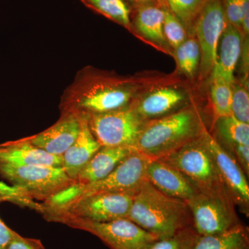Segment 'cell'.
I'll use <instances>...</instances> for the list:
<instances>
[{
	"label": "cell",
	"instance_id": "obj_12",
	"mask_svg": "<svg viewBox=\"0 0 249 249\" xmlns=\"http://www.w3.org/2000/svg\"><path fill=\"white\" fill-rule=\"evenodd\" d=\"M205 142L213 156L223 183L234 204L246 215L249 214V186L245 173L233 156L205 129L202 134Z\"/></svg>",
	"mask_w": 249,
	"mask_h": 249
},
{
	"label": "cell",
	"instance_id": "obj_2",
	"mask_svg": "<svg viewBox=\"0 0 249 249\" xmlns=\"http://www.w3.org/2000/svg\"><path fill=\"white\" fill-rule=\"evenodd\" d=\"M127 219L158 239L193 227L186 201L167 196L147 180L134 195Z\"/></svg>",
	"mask_w": 249,
	"mask_h": 249
},
{
	"label": "cell",
	"instance_id": "obj_35",
	"mask_svg": "<svg viewBox=\"0 0 249 249\" xmlns=\"http://www.w3.org/2000/svg\"><path fill=\"white\" fill-rule=\"evenodd\" d=\"M127 1L131 7L134 8L137 6H142V5L156 4L160 6H167L165 0H124Z\"/></svg>",
	"mask_w": 249,
	"mask_h": 249
},
{
	"label": "cell",
	"instance_id": "obj_7",
	"mask_svg": "<svg viewBox=\"0 0 249 249\" xmlns=\"http://www.w3.org/2000/svg\"><path fill=\"white\" fill-rule=\"evenodd\" d=\"M0 176L19 187L34 200L45 202L75 183L62 167L0 164Z\"/></svg>",
	"mask_w": 249,
	"mask_h": 249
},
{
	"label": "cell",
	"instance_id": "obj_5",
	"mask_svg": "<svg viewBox=\"0 0 249 249\" xmlns=\"http://www.w3.org/2000/svg\"><path fill=\"white\" fill-rule=\"evenodd\" d=\"M159 160L183 173L199 191L228 193L202 134Z\"/></svg>",
	"mask_w": 249,
	"mask_h": 249
},
{
	"label": "cell",
	"instance_id": "obj_25",
	"mask_svg": "<svg viewBox=\"0 0 249 249\" xmlns=\"http://www.w3.org/2000/svg\"><path fill=\"white\" fill-rule=\"evenodd\" d=\"M178 67L184 74L193 78L197 72L200 64V49L195 37H188L175 49Z\"/></svg>",
	"mask_w": 249,
	"mask_h": 249
},
{
	"label": "cell",
	"instance_id": "obj_34",
	"mask_svg": "<svg viewBox=\"0 0 249 249\" xmlns=\"http://www.w3.org/2000/svg\"><path fill=\"white\" fill-rule=\"evenodd\" d=\"M14 231L10 229L4 224L0 217V249H6L9 242H11Z\"/></svg>",
	"mask_w": 249,
	"mask_h": 249
},
{
	"label": "cell",
	"instance_id": "obj_3",
	"mask_svg": "<svg viewBox=\"0 0 249 249\" xmlns=\"http://www.w3.org/2000/svg\"><path fill=\"white\" fill-rule=\"evenodd\" d=\"M206 127L194 107H185L145 121L134 149L150 160H159L199 138Z\"/></svg>",
	"mask_w": 249,
	"mask_h": 249
},
{
	"label": "cell",
	"instance_id": "obj_24",
	"mask_svg": "<svg viewBox=\"0 0 249 249\" xmlns=\"http://www.w3.org/2000/svg\"><path fill=\"white\" fill-rule=\"evenodd\" d=\"M168 9L188 31H193L195 22L209 0H165Z\"/></svg>",
	"mask_w": 249,
	"mask_h": 249
},
{
	"label": "cell",
	"instance_id": "obj_17",
	"mask_svg": "<svg viewBox=\"0 0 249 249\" xmlns=\"http://www.w3.org/2000/svg\"><path fill=\"white\" fill-rule=\"evenodd\" d=\"M185 101V95L176 88L163 87L152 90L142 99L131 104L135 112L145 121L168 115Z\"/></svg>",
	"mask_w": 249,
	"mask_h": 249
},
{
	"label": "cell",
	"instance_id": "obj_8",
	"mask_svg": "<svg viewBox=\"0 0 249 249\" xmlns=\"http://www.w3.org/2000/svg\"><path fill=\"white\" fill-rule=\"evenodd\" d=\"M186 203L199 235L219 233L241 224L235 204L226 192L199 191Z\"/></svg>",
	"mask_w": 249,
	"mask_h": 249
},
{
	"label": "cell",
	"instance_id": "obj_13",
	"mask_svg": "<svg viewBox=\"0 0 249 249\" xmlns=\"http://www.w3.org/2000/svg\"><path fill=\"white\" fill-rule=\"evenodd\" d=\"M80 130V115L74 113L61 114L50 127L27 137L34 145L49 154L62 157L76 141Z\"/></svg>",
	"mask_w": 249,
	"mask_h": 249
},
{
	"label": "cell",
	"instance_id": "obj_27",
	"mask_svg": "<svg viewBox=\"0 0 249 249\" xmlns=\"http://www.w3.org/2000/svg\"><path fill=\"white\" fill-rule=\"evenodd\" d=\"M1 202L12 203L20 207L34 210L41 214L43 213L44 206L42 203H38L34 200L22 188L0 181V203Z\"/></svg>",
	"mask_w": 249,
	"mask_h": 249
},
{
	"label": "cell",
	"instance_id": "obj_4",
	"mask_svg": "<svg viewBox=\"0 0 249 249\" xmlns=\"http://www.w3.org/2000/svg\"><path fill=\"white\" fill-rule=\"evenodd\" d=\"M151 160L140 152L134 151L106 178L84 184L73 183L52 199L42 202L43 213L46 211L63 209L81 198L98 193H136L147 180V165Z\"/></svg>",
	"mask_w": 249,
	"mask_h": 249
},
{
	"label": "cell",
	"instance_id": "obj_32",
	"mask_svg": "<svg viewBox=\"0 0 249 249\" xmlns=\"http://www.w3.org/2000/svg\"><path fill=\"white\" fill-rule=\"evenodd\" d=\"M6 249H46L40 240L22 235L14 232V236Z\"/></svg>",
	"mask_w": 249,
	"mask_h": 249
},
{
	"label": "cell",
	"instance_id": "obj_15",
	"mask_svg": "<svg viewBox=\"0 0 249 249\" xmlns=\"http://www.w3.org/2000/svg\"><path fill=\"white\" fill-rule=\"evenodd\" d=\"M0 164L62 167V160L36 146L26 137L0 144Z\"/></svg>",
	"mask_w": 249,
	"mask_h": 249
},
{
	"label": "cell",
	"instance_id": "obj_21",
	"mask_svg": "<svg viewBox=\"0 0 249 249\" xmlns=\"http://www.w3.org/2000/svg\"><path fill=\"white\" fill-rule=\"evenodd\" d=\"M193 249H249L248 228L241 223L226 231L199 235Z\"/></svg>",
	"mask_w": 249,
	"mask_h": 249
},
{
	"label": "cell",
	"instance_id": "obj_9",
	"mask_svg": "<svg viewBox=\"0 0 249 249\" xmlns=\"http://www.w3.org/2000/svg\"><path fill=\"white\" fill-rule=\"evenodd\" d=\"M61 223L96 236L111 249H146L159 240L127 218L108 222L70 218Z\"/></svg>",
	"mask_w": 249,
	"mask_h": 249
},
{
	"label": "cell",
	"instance_id": "obj_6",
	"mask_svg": "<svg viewBox=\"0 0 249 249\" xmlns=\"http://www.w3.org/2000/svg\"><path fill=\"white\" fill-rule=\"evenodd\" d=\"M135 193H105L75 201L56 211L42 214L48 222L61 223L65 219H79L95 222H108L128 217Z\"/></svg>",
	"mask_w": 249,
	"mask_h": 249
},
{
	"label": "cell",
	"instance_id": "obj_31",
	"mask_svg": "<svg viewBox=\"0 0 249 249\" xmlns=\"http://www.w3.org/2000/svg\"><path fill=\"white\" fill-rule=\"evenodd\" d=\"M227 22L241 31L242 18L249 15V0H222Z\"/></svg>",
	"mask_w": 249,
	"mask_h": 249
},
{
	"label": "cell",
	"instance_id": "obj_28",
	"mask_svg": "<svg viewBox=\"0 0 249 249\" xmlns=\"http://www.w3.org/2000/svg\"><path fill=\"white\" fill-rule=\"evenodd\" d=\"M199 236L194 227H188L171 237L156 240L146 249H193Z\"/></svg>",
	"mask_w": 249,
	"mask_h": 249
},
{
	"label": "cell",
	"instance_id": "obj_22",
	"mask_svg": "<svg viewBox=\"0 0 249 249\" xmlns=\"http://www.w3.org/2000/svg\"><path fill=\"white\" fill-rule=\"evenodd\" d=\"M89 9L132 31V9L124 0H80Z\"/></svg>",
	"mask_w": 249,
	"mask_h": 249
},
{
	"label": "cell",
	"instance_id": "obj_26",
	"mask_svg": "<svg viewBox=\"0 0 249 249\" xmlns=\"http://www.w3.org/2000/svg\"><path fill=\"white\" fill-rule=\"evenodd\" d=\"M232 85L221 78H212L211 102L217 119L232 115Z\"/></svg>",
	"mask_w": 249,
	"mask_h": 249
},
{
	"label": "cell",
	"instance_id": "obj_18",
	"mask_svg": "<svg viewBox=\"0 0 249 249\" xmlns=\"http://www.w3.org/2000/svg\"><path fill=\"white\" fill-rule=\"evenodd\" d=\"M243 34L228 24L219 42L217 63L211 73L212 78H221L233 84L234 72L243 49Z\"/></svg>",
	"mask_w": 249,
	"mask_h": 249
},
{
	"label": "cell",
	"instance_id": "obj_30",
	"mask_svg": "<svg viewBox=\"0 0 249 249\" xmlns=\"http://www.w3.org/2000/svg\"><path fill=\"white\" fill-rule=\"evenodd\" d=\"M232 115L237 120L249 124V94L241 85H232Z\"/></svg>",
	"mask_w": 249,
	"mask_h": 249
},
{
	"label": "cell",
	"instance_id": "obj_29",
	"mask_svg": "<svg viewBox=\"0 0 249 249\" xmlns=\"http://www.w3.org/2000/svg\"><path fill=\"white\" fill-rule=\"evenodd\" d=\"M163 34L168 45L173 49H178L188 38V31L176 16L165 6Z\"/></svg>",
	"mask_w": 249,
	"mask_h": 249
},
{
	"label": "cell",
	"instance_id": "obj_33",
	"mask_svg": "<svg viewBox=\"0 0 249 249\" xmlns=\"http://www.w3.org/2000/svg\"><path fill=\"white\" fill-rule=\"evenodd\" d=\"M232 151V156L237 160L241 168L247 177L249 175V145L232 144L229 145Z\"/></svg>",
	"mask_w": 249,
	"mask_h": 249
},
{
	"label": "cell",
	"instance_id": "obj_16",
	"mask_svg": "<svg viewBox=\"0 0 249 249\" xmlns=\"http://www.w3.org/2000/svg\"><path fill=\"white\" fill-rule=\"evenodd\" d=\"M80 115L79 134L76 141L62 156V168L69 178L75 181L78 174L101 147L89 128L88 114Z\"/></svg>",
	"mask_w": 249,
	"mask_h": 249
},
{
	"label": "cell",
	"instance_id": "obj_19",
	"mask_svg": "<svg viewBox=\"0 0 249 249\" xmlns=\"http://www.w3.org/2000/svg\"><path fill=\"white\" fill-rule=\"evenodd\" d=\"M134 151L130 147H101L78 174L75 183L84 184L106 178Z\"/></svg>",
	"mask_w": 249,
	"mask_h": 249
},
{
	"label": "cell",
	"instance_id": "obj_1",
	"mask_svg": "<svg viewBox=\"0 0 249 249\" xmlns=\"http://www.w3.org/2000/svg\"><path fill=\"white\" fill-rule=\"evenodd\" d=\"M134 88L129 80L84 70L64 93L61 114L91 115L128 107L136 100Z\"/></svg>",
	"mask_w": 249,
	"mask_h": 249
},
{
	"label": "cell",
	"instance_id": "obj_20",
	"mask_svg": "<svg viewBox=\"0 0 249 249\" xmlns=\"http://www.w3.org/2000/svg\"><path fill=\"white\" fill-rule=\"evenodd\" d=\"M163 7L160 5L147 4L132 8L131 23L132 31L134 29L147 40L167 49L169 45L163 34Z\"/></svg>",
	"mask_w": 249,
	"mask_h": 249
},
{
	"label": "cell",
	"instance_id": "obj_23",
	"mask_svg": "<svg viewBox=\"0 0 249 249\" xmlns=\"http://www.w3.org/2000/svg\"><path fill=\"white\" fill-rule=\"evenodd\" d=\"M218 134L228 145H249V124L237 120L232 115L217 119Z\"/></svg>",
	"mask_w": 249,
	"mask_h": 249
},
{
	"label": "cell",
	"instance_id": "obj_14",
	"mask_svg": "<svg viewBox=\"0 0 249 249\" xmlns=\"http://www.w3.org/2000/svg\"><path fill=\"white\" fill-rule=\"evenodd\" d=\"M146 178L162 193L186 202L199 192L183 173L159 160H150Z\"/></svg>",
	"mask_w": 249,
	"mask_h": 249
},
{
	"label": "cell",
	"instance_id": "obj_10",
	"mask_svg": "<svg viewBox=\"0 0 249 249\" xmlns=\"http://www.w3.org/2000/svg\"><path fill=\"white\" fill-rule=\"evenodd\" d=\"M89 128L101 147H133L142 126V120L132 106L119 110L88 115Z\"/></svg>",
	"mask_w": 249,
	"mask_h": 249
},
{
	"label": "cell",
	"instance_id": "obj_11",
	"mask_svg": "<svg viewBox=\"0 0 249 249\" xmlns=\"http://www.w3.org/2000/svg\"><path fill=\"white\" fill-rule=\"evenodd\" d=\"M228 24L222 0H209L196 18L193 31L196 33L200 49L201 80L211 75L215 67L219 42Z\"/></svg>",
	"mask_w": 249,
	"mask_h": 249
}]
</instances>
